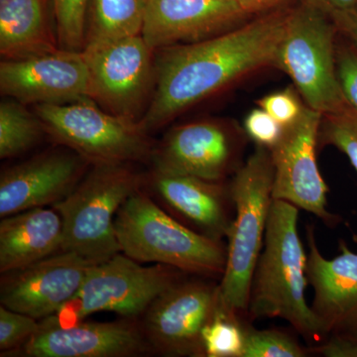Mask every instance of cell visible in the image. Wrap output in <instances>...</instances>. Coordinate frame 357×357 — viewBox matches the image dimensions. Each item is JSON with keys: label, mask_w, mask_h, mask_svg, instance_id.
I'll return each mask as SVG.
<instances>
[{"label": "cell", "mask_w": 357, "mask_h": 357, "mask_svg": "<svg viewBox=\"0 0 357 357\" xmlns=\"http://www.w3.org/2000/svg\"><path fill=\"white\" fill-rule=\"evenodd\" d=\"M141 178L124 164H95L75 189L53 208L63 222L61 251L93 263L121 252L115 236L117 211L140 190Z\"/></svg>", "instance_id": "6"}, {"label": "cell", "mask_w": 357, "mask_h": 357, "mask_svg": "<svg viewBox=\"0 0 357 357\" xmlns=\"http://www.w3.org/2000/svg\"><path fill=\"white\" fill-rule=\"evenodd\" d=\"M298 218L297 206L272 201L248 314L252 319H285L307 340L319 342L326 335L305 296L307 255L298 232Z\"/></svg>", "instance_id": "2"}, {"label": "cell", "mask_w": 357, "mask_h": 357, "mask_svg": "<svg viewBox=\"0 0 357 357\" xmlns=\"http://www.w3.org/2000/svg\"><path fill=\"white\" fill-rule=\"evenodd\" d=\"M241 9L249 15V14L261 13L273 8L287 1V0H236Z\"/></svg>", "instance_id": "34"}, {"label": "cell", "mask_w": 357, "mask_h": 357, "mask_svg": "<svg viewBox=\"0 0 357 357\" xmlns=\"http://www.w3.org/2000/svg\"><path fill=\"white\" fill-rule=\"evenodd\" d=\"M93 264L77 253L61 251L1 274V306L36 319L54 316L74 298Z\"/></svg>", "instance_id": "14"}, {"label": "cell", "mask_w": 357, "mask_h": 357, "mask_svg": "<svg viewBox=\"0 0 357 357\" xmlns=\"http://www.w3.org/2000/svg\"><path fill=\"white\" fill-rule=\"evenodd\" d=\"M273 165L269 149L257 146L230 183L236 215L227 234V264L220 285L223 306L248 314L253 274L264 245L271 208Z\"/></svg>", "instance_id": "4"}, {"label": "cell", "mask_w": 357, "mask_h": 357, "mask_svg": "<svg viewBox=\"0 0 357 357\" xmlns=\"http://www.w3.org/2000/svg\"><path fill=\"white\" fill-rule=\"evenodd\" d=\"M148 0H89L84 49L142 34Z\"/></svg>", "instance_id": "22"}, {"label": "cell", "mask_w": 357, "mask_h": 357, "mask_svg": "<svg viewBox=\"0 0 357 357\" xmlns=\"http://www.w3.org/2000/svg\"><path fill=\"white\" fill-rule=\"evenodd\" d=\"M89 2V0H53L60 48L83 50Z\"/></svg>", "instance_id": "26"}, {"label": "cell", "mask_w": 357, "mask_h": 357, "mask_svg": "<svg viewBox=\"0 0 357 357\" xmlns=\"http://www.w3.org/2000/svg\"><path fill=\"white\" fill-rule=\"evenodd\" d=\"M114 230L122 252L136 261L206 277L222 276L225 272L227 249L222 241L185 227L140 190L117 211Z\"/></svg>", "instance_id": "3"}, {"label": "cell", "mask_w": 357, "mask_h": 357, "mask_svg": "<svg viewBox=\"0 0 357 357\" xmlns=\"http://www.w3.org/2000/svg\"><path fill=\"white\" fill-rule=\"evenodd\" d=\"M0 91L23 105H61L89 98L83 52L60 48L35 57L3 60Z\"/></svg>", "instance_id": "13"}, {"label": "cell", "mask_w": 357, "mask_h": 357, "mask_svg": "<svg viewBox=\"0 0 357 357\" xmlns=\"http://www.w3.org/2000/svg\"><path fill=\"white\" fill-rule=\"evenodd\" d=\"M62 218L53 208H31L2 218L0 273L13 271L61 251Z\"/></svg>", "instance_id": "20"}, {"label": "cell", "mask_w": 357, "mask_h": 357, "mask_svg": "<svg viewBox=\"0 0 357 357\" xmlns=\"http://www.w3.org/2000/svg\"><path fill=\"white\" fill-rule=\"evenodd\" d=\"M288 13L273 11L211 38L161 49L143 129L156 130L245 75L274 66Z\"/></svg>", "instance_id": "1"}, {"label": "cell", "mask_w": 357, "mask_h": 357, "mask_svg": "<svg viewBox=\"0 0 357 357\" xmlns=\"http://www.w3.org/2000/svg\"><path fill=\"white\" fill-rule=\"evenodd\" d=\"M324 115L306 105L297 121L284 128L269 149L273 165L272 198L294 204L328 225L338 222L326 208V185L317 162V146Z\"/></svg>", "instance_id": "11"}, {"label": "cell", "mask_w": 357, "mask_h": 357, "mask_svg": "<svg viewBox=\"0 0 357 357\" xmlns=\"http://www.w3.org/2000/svg\"><path fill=\"white\" fill-rule=\"evenodd\" d=\"M153 187L162 201L192 229L217 241L227 236L234 208L230 184L154 170Z\"/></svg>", "instance_id": "19"}, {"label": "cell", "mask_w": 357, "mask_h": 357, "mask_svg": "<svg viewBox=\"0 0 357 357\" xmlns=\"http://www.w3.org/2000/svg\"><path fill=\"white\" fill-rule=\"evenodd\" d=\"M337 69L345 100L357 110V50L347 41L337 45Z\"/></svg>", "instance_id": "31"}, {"label": "cell", "mask_w": 357, "mask_h": 357, "mask_svg": "<svg viewBox=\"0 0 357 357\" xmlns=\"http://www.w3.org/2000/svg\"><path fill=\"white\" fill-rule=\"evenodd\" d=\"M248 14L236 0H148L142 37L152 50L211 38Z\"/></svg>", "instance_id": "16"}, {"label": "cell", "mask_w": 357, "mask_h": 357, "mask_svg": "<svg viewBox=\"0 0 357 357\" xmlns=\"http://www.w3.org/2000/svg\"><path fill=\"white\" fill-rule=\"evenodd\" d=\"M34 109L45 132L91 165L143 161L153 155L139 121L100 109L89 98Z\"/></svg>", "instance_id": "7"}, {"label": "cell", "mask_w": 357, "mask_h": 357, "mask_svg": "<svg viewBox=\"0 0 357 357\" xmlns=\"http://www.w3.org/2000/svg\"><path fill=\"white\" fill-rule=\"evenodd\" d=\"M338 34L330 15L314 0H302L289 11L274 67L287 74L305 105L323 115L344 109L337 69Z\"/></svg>", "instance_id": "5"}, {"label": "cell", "mask_w": 357, "mask_h": 357, "mask_svg": "<svg viewBox=\"0 0 357 357\" xmlns=\"http://www.w3.org/2000/svg\"><path fill=\"white\" fill-rule=\"evenodd\" d=\"M220 302L203 331L204 356L243 357L246 326Z\"/></svg>", "instance_id": "24"}, {"label": "cell", "mask_w": 357, "mask_h": 357, "mask_svg": "<svg viewBox=\"0 0 357 357\" xmlns=\"http://www.w3.org/2000/svg\"><path fill=\"white\" fill-rule=\"evenodd\" d=\"M220 302V286L181 279L143 314L145 340L164 356H204L203 331Z\"/></svg>", "instance_id": "10"}, {"label": "cell", "mask_w": 357, "mask_h": 357, "mask_svg": "<svg viewBox=\"0 0 357 357\" xmlns=\"http://www.w3.org/2000/svg\"><path fill=\"white\" fill-rule=\"evenodd\" d=\"M258 105L266 110L283 128L297 121L306 107V105H303L299 96L291 88L263 96L261 100H258Z\"/></svg>", "instance_id": "29"}, {"label": "cell", "mask_w": 357, "mask_h": 357, "mask_svg": "<svg viewBox=\"0 0 357 357\" xmlns=\"http://www.w3.org/2000/svg\"><path fill=\"white\" fill-rule=\"evenodd\" d=\"M309 351L288 333L246 326L243 357H304Z\"/></svg>", "instance_id": "27"}, {"label": "cell", "mask_w": 357, "mask_h": 357, "mask_svg": "<svg viewBox=\"0 0 357 357\" xmlns=\"http://www.w3.org/2000/svg\"><path fill=\"white\" fill-rule=\"evenodd\" d=\"M237 141L215 122H192L168 134L153 152L155 170L222 182L234 169Z\"/></svg>", "instance_id": "18"}, {"label": "cell", "mask_w": 357, "mask_h": 357, "mask_svg": "<svg viewBox=\"0 0 357 357\" xmlns=\"http://www.w3.org/2000/svg\"><path fill=\"white\" fill-rule=\"evenodd\" d=\"M37 319L0 307V349L2 354L18 349L39 330Z\"/></svg>", "instance_id": "28"}, {"label": "cell", "mask_w": 357, "mask_h": 357, "mask_svg": "<svg viewBox=\"0 0 357 357\" xmlns=\"http://www.w3.org/2000/svg\"><path fill=\"white\" fill-rule=\"evenodd\" d=\"M319 142L342 151L357 173V110L349 105L335 114L324 115Z\"/></svg>", "instance_id": "25"}, {"label": "cell", "mask_w": 357, "mask_h": 357, "mask_svg": "<svg viewBox=\"0 0 357 357\" xmlns=\"http://www.w3.org/2000/svg\"><path fill=\"white\" fill-rule=\"evenodd\" d=\"M88 164L75 151H53L3 171L0 218L62 201L83 178Z\"/></svg>", "instance_id": "15"}, {"label": "cell", "mask_w": 357, "mask_h": 357, "mask_svg": "<svg viewBox=\"0 0 357 357\" xmlns=\"http://www.w3.org/2000/svg\"><path fill=\"white\" fill-rule=\"evenodd\" d=\"M307 278L314 289L311 307L326 335H357V255L340 243L342 255H321L314 227L307 230Z\"/></svg>", "instance_id": "17"}, {"label": "cell", "mask_w": 357, "mask_h": 357, "mask_svg": "<svg viewBox=\"0 0 357 357\" xmlns=\"http://www.w3.org/2000/svg\"><path fill=\"white\" fill-rule=\"evenodd\" d=\"M326 357H357V335H333L323 344L310 349Z\"/></svg>", "instance_id": "32"}, {"label": "cell", "mask_w": 357, "mask_h": 357, "mask_svg": "<svg viewBox=\"0 0 357 357\" xmlns=\"http://www.w3.org/2000/svg\"><path fill=\"white\" fill-rule=\"evenodd\" d=\"M183 273L164 264L140 266L132 258L117 253L91 265L74 298L52 317L61 323L82 321L96 312L133 318L144 314L160 294L182 279Z\"/></svg>", "instance_id": "8"}, {"label": "cell", "mask_w": 357, "mask_h": 357, "mask_svg": "<svg viewBox=\"0 0 357 357\" xmlns=\"http://www.w3.org/2000/svg\"><path fill=\"white\" fill-rule=\"evenodd\" d=\"M149 347L136 323H61L51 316L24 344L1 356L126 357Z\"/></svg>", "instance_id": "12"}, {"label": "cell", "mask_w": 357, "mask_h": 357, "mask_svg": "<svg viewBox=\"0 0 357 357\" xmlns=\"http://www.w3.org/2000/svg\"><path fill=\"white\" fill-rule=\"evenodd\" d=\"M324 9H347L357 6V0H314Z\"/></svg>", "instance_id": "35"}, {"label": "cell", "mask_w": 357, "mask_h": 357, "mask_svg": "<svg viewBox=\"0 0 357 357\" xmlns=\"http://www.w3.org/2000/svg\"><path fill=\"white\" fill-rule=\"evenodd\" d=\"M52 31L48 0H0V54L20 60L60 49Z\"/></svg>", "instance_id": "21"}, {"label": "cell", "mask_w": 357, "mask_h": 357, "mask_svg": "<svg viewBox=\"0 0 357 357\" xmlns=\"http://www.w3.org/2000/svg\"><path fill=\"white\" fill-rule=\"evenodd\" d=\"M244 130L257 146L271 149L280 139L284 128L266 110H251L244 119Z\"/></svg>", "instance_id": "30"}, {"label": "cell", "mask_w": 357, "mask_h": 357, "mask_svg": "<svg viewBox=\"0 0 357 357\" xmlns=\"http://www.w3.org/2000/svg\"><path fill=\"white\" fill-rule=\"evenodd\" d=\"M43 132L38 116L30 114L25 105L15 100L0 103V158L24 153L38 142Z\"/></svg>", "instance_id": "23"}, {"label": "cell", "mask_w": 357, "mask_h": 357, "mask_svg": "<svg viewBox=\"0 0 357 357\" xmlns=\"http://www.w3.org/2000/svg\"><path fill=\"white\" fill-rule=\"evenodd\" d=\"M82 52L89 69V98L112 114L137 121L156 73L154 51L142 35Z\"/></svg>", "instance_id": "9"}, {"label": "cell", "mask_w": 357, "mask_h": 357, "mask_svg": "<svg viewBox=\"0 0 357 357\" xmlns=\"http://www.w3.org/2000/svg\"><path fill=\"white\" fill-rule=\"evenodd\" d=\"M337 33L357 50V6L347 9H325Z\"/></svg>", "instance_id": "33"}]
</instances>
